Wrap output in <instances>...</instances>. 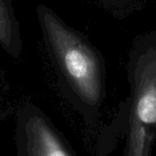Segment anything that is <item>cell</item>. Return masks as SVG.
Wrapping results in <instances>:
<instances>
[{
	"label": "cell",
	"mask_w": 156,
	"mask_h": 156,
	"mask_svg": "<svg viewBox=\"0 0 156 156\" xmlns=\"http://www.w3.org/2000/svg\"><path fill=\"white\" fill-rule=\"evenodd\" d=\"M0 48L13 58H18L23 52L20 26L12 0H0Z\"/></svg>",
	"instance_id": "cell-4"
},
{
	"label": "cell",
	"mask_w": 156,
	"mask_h": 156,
	"mask_svg": "<svg viewBox=\"0 0 156 156\" xmlns=\"http://www.w3.org/2000/svg\"><path fill=\"white\" fill-rule=\"evenodd\" d=\"M101 5L113 17L123 19L142 7L141 0H99Z\"/></svg>",
	"instance_id": "cell-5"
},
{
	"label": "cell",
	"mask_w": 156,
	"mask_h": 156,
	"mask_svg": "<svg viewBox=\"0 0 156 156\" xmlns=\"http://www.w3.org/2000/svg\"><path fill=\"white\" fill-rule=\"evenodd\" d=\"M1 86H2V80H1V74H0V90H1ZM5 111L3 110V108H2V106L0 104V121L3 120L5 118Z\"/></svg>",
	"instance_id": "cell-6"
},
{
	"label": "cell",
	"mask_w": 156,
	"mask_h": 156,
	"mask_svg": "<svg viewBox=\"0 0 156 156\" xmlns=\"http://www.w3.org/2000/svg\"><path fill=\"white\" fill-rule=\"evenodd\" d=\"M36 14L60 92L91 132L106 100L105 58L85 34L49 6L37 5Z\"/></svg>",
	"instance_id": "cell-1"
},
{
	"label": "cell",
	"mask_w": 156,
	"mask_h": 156,
	"mask_svg": "<svg viewBox=\"0 0 156 156\" xmlns=\"http://www.w3.org/2000/svg\"><path fill=\"white\" fill-rule=\"evenodd\" d=\"M16 156H78L64 134L36 104L22 105L16 118Z\"/></svg>",
	"instance_id": "cell-3"
},
{
	"label": "cell",
	"mask_w": 156,
	"mask_h": 156,
	"mask_svg": "<svg viewBox=\"0 0 156 156\" xmlns=\"http://www.w3.org/2000/svg\"><path fill=\"white\" fill-rule=\"evenodd\" d=\"M130 95L109 127L127 134L124 156H151L156 138V30L137 36L129 52Z\"/></svg>",
	"instance_id": "cell-2"
}]
</instances>
